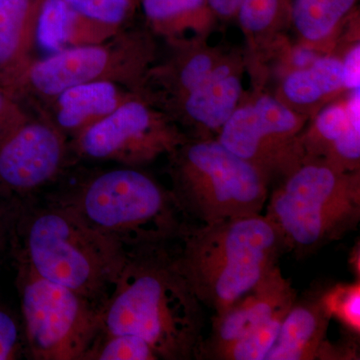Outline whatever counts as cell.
Returning <instances> with one entry per match:
<instances>
[{"instance_id":"cell-1","label":"cell","mask_w":360,"mask_h":360,"mask_svg":"<svg viewBox=\"0 0 360 360\" xmlns=\"http://www.w3.org/2000/svg\"><path fill=\"white\" fill-rule=\"evenodd\" d=\"M170 245L127 250L101 307V333L139 336L160 359H198L205 338V307L180 271Z\"/></svg>"},{"instance_id":"cell-2","label":"cell","mask_w":360,"mask_h":360,"mask_svg":"<svg viewBox=\"0 0 360 360\" xmlns=\"http://www.w3.org/2000/svg\"><path fill=\"white\" fill-rule=\"evenodd\" d=\"M172 246L175 262L203 307L219 314L257 288L290 252L265 214L186 222Z\"/></svg>"},{"instance_id":"cell-3","label":"cell","mask_w":360,"mask_h":360,"mask_svg":"<svg viewBox=\"0 0 360 360\" xmlns=\"http://www.w3.org/2000/svg\"><path fill=\"white\" fill-rule=\"evenodd\" d=\"M18 212L20 262L42 278L103 307L127 260V248L90 229L53 198L25 200Z\"/></svg>"},{"instance_id":"cell-4","label":"cell","mask_w":360,"mask_h":360,"mask_svg":"<svg viewBox=\"0 0 360 360\" xmlns=\"http://www.w3.org/2000/svg\"><path fill=\"white\" fill-rule=\"evenodd\" d=\"M53 200L127 250L172 243L187 222L170 191L134 168L101 172Z\"/></svg>"},{"instance_id":"cell-5","label":"cell","mask_w":360,"mask_h":360,"mask_svg":"<svg viewBox=\"0 0 360 360\" xmlns=\"http://www.w3.org/2000/svg\"><path fill=\"white\" fill-rule=\"evenodd\" d=\"M266 215L298 259L340 240L360 221L359 172L305 160L269 193Z\"/></svg>"},{"instance_id":"cell-6","label":"cell","mask_w":360,"mask_h":360,"mask_svg":"<svg viewBox=\"0 0 360 360\" xmlns=\"http://www.w3.org/2000/svg\"><path fill=\"white\" fill-rule=\"evenodd\" d=\"M169 155L170 193L189 224H212L264 210L269 181L217 139L184 141Z\"/></svg>"},{"instance_id":"cell-7","label":"cell","mask_w":360,"mask_h":360,"mask_svg":"<svg viewBox=\"0 0 360 360\" xmlns=\"http://www.w3.org/2000/svg\"><path fill=\"white\" fill-rule=\"evenodd\" d=\"M21 312L28 352L37 360H84L101 333V307L37 276L20 262Z\"/></svg>"},{"instance_id":"cell-8","label":"cell","mask_w":360,"mask_h":360,"mask_svg":"<svg viewBox=\"0 0 360 360\" xmlns=\"http://www.w3.org/2000/svg\"><path fill=\"white\" fill-rule=\"evenodd\" d=\"M307 117L279 98L260 96L238 106L217 139L257 167L269 186L285 179L305 160L302 134Z\"/></svg>"},{"instance_id":"cell-9","label":"cell","mask_w":360,"mask_h":360,"mask_svg":"<svg viewBox=\"0 0 360 360\" xmlns=\"http://www.w3.org/2000/svg\"><path fill=\"white\" fill-rule=\"evenodd\" d=\"M186 141L177 132L156 122L139 101H127L78 134L80 155L94 160L142 163L172 153Z\"/></svg>"},{"instance_id":"cell-10","label":"cell","mask_w":360,"mask_h":360,"mask_svg":"<svg viewBox=\"0 0 360 360\" xmlns=\"http://www.w3.org/2000/svg\"><path fill=\"white\" fill-rule=\"evenodd\" d=\"M65 142L58 130L42 123H14L0 135V186L23 198L58 175L65 158Z\"/></svg>"},{"instance_id":"cell-11","label":"cell","mask_w":360,"mask_h":360,"mask_svg":"<svg viewBox=\"0 0 360 360\" xmlns=\"http://www.w3.org/2000/svg\"><path fill=\"white\" fill-rule=\"evenodd\" d=\"M297 291L279 266L272 270L257 288L231 307L212 319L210 335L203 338L198 359H210L220 348L262 328L277 316L285 314Z\"/></svg>"},{"instance_id":"cell-12","label":"cell","mask_w":360,"mask_h":360,"mask_svg":"<svg viewBox=\"0 0 360 360\" xmlns=\"http://www.w3.org/2000/svg\"><path fill=\"white\" fill-rule=\"evenodd\" d=\"M328 290V286L317 285L296 296L265 360L342 359L326 338L333 317Z\"/></svg>"},{"instance_id":"cell-13","label":"cell","mask_w":360,"mask_h":360,"mask_svg":"<svg viewBox=\"0 0 360 360\" xmlns=\"http://www.w3.org/2000/svg\"><path fill=\"white\" fill-rule=\"evenodd\" d=\"M110 53L101 46H82L56 52L28 72L30 84L44 96H58L75 85L94 82L110 63Z\"/></svg>"},{"instance_id":"cell-14","label":"cell","mask_w":360,"mask_h":360,"mask_svg":"<svg viewBox=\"0 0 360 360\" xmlns=\"http://www.w3.org/2000/svg\"><path fill=\"white\" fill-rule=\"evenodd\" d=\"M184 110L203 129L219 132L238 108L243 85L231 63H219L205 82L187 92Z\"/></svg>"},{"instance_id":"cell-15","label":"cell","mask_w":360,"mask_h":360,"mask_svg":"<svg viewBox=\"0 0 360 360\" xmlns=\"http://www.w3.org/2000/svg\"><path fill=\"white\" fill-rule=\"evenodd\" d=\"M342 89V61L335 56H319L307 68L291 70L281 84L283 103L292 110L316 105Z\"/></svg>"},{"instance_id":"cell-16","label":"cell","mask_w":360,"mask_h":360,"mask_svg":"<svg viewBox=\"0 0 360 360\" xmlns=\"http://www.w3.org/2000/svg\"><path fill=\"white\" fill-rule=\"evenodd\" d=\"M33 0L0 2V85L16 84L32 26Z\"/></svg>"},{"instance_id":"cell-17","label":"cell","mask_w":360,"mask_h":360,"mask_svg":"<svg viewBox=\"0 0 360 360\" xmlns=\"http://www.w3.org/2000/svg\"><path fill=\"white\" fill-rule=\"evenodd\" d=\"M117 106V90L112 84L94 80L75 85L58 94V122L65 129H82L86 122L101 120Z\"/></svg>"},{"instance_id":"cell-18","label":"cell","mask_w":360,"mask_h":360,"mask_svg":"<svg viewBox=\"0 0 360 360\" xmlns=\"http://www.w3.org/2000/svg\"><path fill=\"white\" fill-rule=\"evenodd\" d=\"M356 0H295L291 11L296 32L309 45L331 37Z\"/></svg>"},{"instance_id":"cell-19","label":"cell","mask_w":360,"mask_h":360,"mask_svg":"<svg viewBox=\"0 0 360 360\" xmlns=\"http://www.w3.org/2000/svg\"><path fill=\"white\" fill-rule=\"evenodd\" d=\"M75 14L65 0H44L37 21L40 47L53 54L63 51L70 39Z\"/></svg>"},{"instance_id":"cell-20","label":"cell","mask_w":360,"mask_h":360,"mask_svg":"<svg viewBox=\"0 0 360 360\" xmlns=\"http://www.w3.org/2000/svg\"><path fill=\"white\" fill-rule=\"evenodd\" d=\"M148 341L130 333L105 335L97 338L84 360H158Z\"/></svg>"},{"instance_id":"cell-21","label":"cell","mask_w":360,"mask_h":360,"mask_svg":"<svg viewBox=\"0 0 360 360\" xmlns=\"http://www.w3.org/2000/svg\"><path fill=\"white\" fill-rule=\"evenodd\" d=\"M285 314L276 317L262 328L257 329L245 338L220 348L210 356V359L265 360L267 354L276 342Z\"/></svg>"},{"instance_id":"cell-22","label":"cell","mask_w":360,"mask_h":360,"mask_svg":"<svg viewBox=\"0 0 360 360\" xmlns=\"http://www.w3.org/2000/svg\"><path fill=\"white\" fill-rule=\"evenodd\" d=\"M328 300L333 316L338 317L348 331L359 335L360 288L359 283L352 285L338 284L328 286Z\"/></svg>"},{"instance_id":"cell-23","label":"cell","mask_w":360,"mask_h":360,"mask_svg":"<svg viewBox=\"0 0 360 360\" xmlns=\"http://www.w3.org/2000/svg\"><path fill=\"white\" fill-rule=\"evenodd\" d=\"M279 0H243L238 14L241 27L251 35L266 32L276 20Z\"/></svg>"},{"instance_id":"cell-24","label":"cell","mask_w":360,"mask_h":360,"mask_svg":"<svg viewBox=\"0 0 360 360\" xmlns=\"http://www.w3.org/2000/svg\"><path fill=\"white\" fill-rule=\"evenodd\" d=\"M77 14L108 25H115L124 18L129 0H65Z\"/></svg>"},{"instance_id":"cell-25","label":"cell","mask_w":360,"mask_h":360,"mask_svg":"<svg viewBox=\"0 0 360 360\" xmlns=\"http://www.w3.org/2000/svg\"><path fill=\"white\" fill-rule=\"evenodd\" d=\"M219 63V59L210 52H200L189 58L179 75L180 85L186 94L202 84Z\"/></svg>"},{"instance_id":"cell-26","label":"cell","mask_w":360,"mask_h":360,"mask_svg":"<svg viewBox=\"0 0 360 360\" xmlns=\"http://www.w3.org/2000/svg\"><path fill=\"white\" fill-rule=\"evenodd\" d=\"M205 0H142L144 13L153 20H167L198 11Z\"/></svg>"},{"instance_id":"cell-27","label":"cell","mask_w":360,"mask_h":360,"mask_svg":"<svg viewBox=\"0 0 360 360\" xmlns=\"http://www.w3.org/2000/svg\"><path fill=\"white\" fill-rule=\"evenodd\" d=\"M20 345V329L11 314L0 310V360L13 359Z\"/></svg>"},{"instance_id":"cell-28","label":"cell","mask_w":360,"mask_h":360,"mask_svg":"<svg viewBox=\"0 0 360 360\" xmlns=\"http://www.w3.org/2000/svg\"><path fill=\"white\" fill-rule=\"evenodd\" d=\"M342 61L343 82L345 89L350 90L360 89V45L350 47Z\"/></svg>"},{"instance_id":"cell-29","label":"cell","mask_w":360,"mask_h":360,"mask_svg":"<svg viewBox=\"0 0 360 360\" xmlns=\"http://www.w3.org/2000/svg\"><path fill=\"white\" fill-rule=\"evenodd\" d=\"M18 122L7 91L0 85V135Z\"/></svg>"},{"instance_id":"cell-30","label":"cell","mask_w":360,"mask_h":360,"mask_svg":"<svg viewBox=\"0 0 360 360\" xmlns=\"http://www.w3.org/2000/svg\"><path fill=\"white\" fill-rule=\"evenodd\" d=\"M319 58V54L316 53V51L311 45L307 44L305 46L298 47L297 49L292 51V56H291L292 70L307 68Z\"/></svg>"},{"instance_id":"cell-31","label":"cell","mask_w":360,"mask_h":360,"mask_svg":"<svg viewBox=\"0 0 360 360\" xmlns=\"http://www.w3.org/2000/svg\"><path fill=\"white\" fill-rule=\"evenodd\" d=\"M210 8L219 15L229 18L238 13L243 0H206Z\"/></svg>"},{"instance_id":"cell-32","label":"cell","mask_w":360,"mask_h":360,"mask_svg":"<svg viewBox=\"0 0 360 360\" xmlns=\"http://www.w3.org/2000/svg\"><path fill=\"white\" fill-rule=\"evenodd\" d=\"M1 1H2V0H0V2H1Z\"/></svg>"}]
</instances>
